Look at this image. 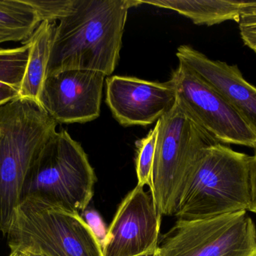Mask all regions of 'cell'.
<instances>
[{"mask_svg": "<svg viewBox=\"0 0 256 256\" xmlns=\"http://www.w3.org/2000/svg\"><path fill=\"white\" fill-rule=\"evenodd\" d=\"M141 4L138 0H76L56 27L48 76L70 69L110 75L120 60L128 11Z\"/></svg>", "mask_w": 256, "mask_h": 256, "instance_id": "cell-1", "label": "cell"}, {"mask_svg": "<svg viewBox=\"0 0 256 256\" xmlns=\"http://www.w3.org/2000/svg\"><path fill=\"white\" fill-rule=\"evenodd\" d=\"M57 123L36 101L16 98L0 106V232L7 235L26 176Z\"/></svg>", "mask_w": 256, "mask_h": 256, "instance_id": "cell-2", "label": "cell"}, {"mask_svg": "<svg viewBox=\"0 0 256 256\" xmlns=\"http://www.w3.org/2000/svg\"><path fill=\"white\" fill-rule=\"evenodd\" d=\"M251 156L224 144L208 147L196 164L174 216L207 219L249 210Z\"/></svg>", "mask_w": 256, "mask_h": 256, "instance_id": "cell-3", "label": "cell"}, {"mask_svg": "<svg viewBox=\"0 0 256 256\" xmlns=\"http://www.w3.org/2000/svg\"><path fill=\"white\" fill-rule=\"evenodd\" d=\"M96 181L82 146L62 129L51 136L30 166L21 200L32 197L80 213L92 199Z\"/></svg>", "mask_w": 256, "mask_h": 256, "instance_id": "cell-4", "label": "cell"}, {"mask_svg": "<svg viewBox=\"0 0 256 256\" xmlns=\"http://www.w3.org/2000/svg\"><path fill=\"white\" fill-rule=\"evenodd\" d=\"M216 144L177 101L160 119L149 192L162 216H174L196 164L206 148Z\"/></svg>", "mask_w": 256, "mask_h": 256, "instance_id": "cell-5", "label": "cell"}, {"mask_svg": "<svg viewBox=\"0 0 256 256\" xmlns=\"http://www.w3.org/2000/svg\"><path fill=\"white\" fill-rule=\"evenodd\" d=\"M6 237L10 252L103 256L98 237L79 213L32 197L21 200Z\"/></svg>", "mask_w": 256, "mask_h": 256, "instance_id": "cell-6", "label": "cell"}, {"mask_svg": "<svg viewBox=\"0 0 256 256\" xmlns=\"http://www.w3.org/2000/svg\"><path fill=\"white\" fill-rule=\"evenodd\" d=\"M162 256H256V228L246 210L178 219L160 238Z\"/></svg>", "mask_w": 256, "mask_h": 256, "instance_id": "cell-7", "label": "cell"}, {"mask_svg": "<svg viewBox=\"0 0 256 256\" xmlns=\"http://www.w3.org/2000/svg\"><path fill=\"white\" fill-rule=\"evenodd\" d=\"M185 112L220 144L256 149V132L210 84L179 63L168 81Z\"/></svg>", "mask_w": 256, "mask_h": 256, "instance_id": "cell-8", "label": "cell"}, {"mask_svg": "<svg viewBox=\"0 0 256 256\" xmlns=\"http://www.w3.org/2000/svg\"><path fill=\"white\" fill-rule=\"evenodd\" d=\"M162 215L150 192L137 185L122 200L102 245L103 256H138L159 245Z\"/></svg>", "mask_w": 256, "mask_h": 256, "instance_id": "cell-9", "label": "cell"}, {"mask_svg": "<svg viewBox=\"0 0 256 256\" xmlns=\"http://www.w3.org/2000/svg\"><path fill=\"white\" fill-rule=\"evenodd\" d=\"M106 75L70 69L46 77L40 105L57 123H84L99 117Z\"/></svg>", "mask_w": 256, "mask_h": 256, "instance_id": "cell-10", "label": "cell"}, {"mask_svg": "<svg viewBox=\"0 0 256 256\" xmlns=\"http://www.w3.org/2000/svg\"><path fill=\"white\" fill-rule=\"evenodd\" d=\"M106 104L123 126L156 123L176 104V93L168 81L152 82L115 75L106 78Z\"/></svg>", "mask_w": 256, "mask_h": 256, "instance_id": "cell-11", "label": "cell"}, {"mask_svg": "<svg viewBox=\"0 0 256 256\" xmlns=\"http://www.w3.org/2000/svg\"><path fill=\"white\" fill-rule=\"evenodd\" d=\"M176 57L220 93L256 132V87L246 81L237 66L210 60L189 45L179 47Z\"/></svg>", "mask_w": 256, "mask_h": 256, "instance_id": "cell-12", "label": "cell"}, {"mask_svg": "<svg viewBox=\"0 0 256 256\" xmlns=\"http://www.w3.org/2000/svg\"><path fill=\"white\" fill-rule=\"evenodd\" d=\"M56 27V22L43 21L26 40L30 44V52L19 98L31 99L40 104V94L48 76Z\"/></svg>", "mask_w": 256, "mask_h": 256, "instance_id": "cell-13", "label": "cell"}, {"mask_svg": "<svg viewBox=\"0 0 256 256\" xmlns=\"http://www.w3.org/2000/svg\"><path fill=\"white\" fill-rule=\"evenodd\" d=\"M142 4L170 9L197 25L213 26L228 21L238 23L246 1L237 0H148Z\"/></svg>", "mask_w": 256, "mask_h": 256, "instance_id": "cell-14", "label": "cell"}, {"mask_svg": "<svg viewBox=\"0 0 256 256\" xmlns=\"http://www.w3.org/2000/svg\"><path fill=\"white\" fill-rule=\"evenodd\" d=\"M40 23L27 0H0V44L26 42Z\"/></svg>", "mask_w": 256, "mask_h": 256, "instance_id": "cell-15", "label": "cell"}, {"mask_svg": "<svg viewBox=\"0 0 256 256\" xmlns=\"http://www.w3.org/2000/svg\"><path fill=\"white\" fill-rule=\"evenodd\" d=\"M30 44L21 47L0 48V89L9 88L19 93L28 63Z\"/></svg>", "mask_w": 256, "mask_h": 256, "instance_id": "cell-16", "label": "cell"}, {"mask_svg": "<svg viewBox=\"0 0 256 256\" xmlns=\"http://www.w3.org/2000/svg\"><path fill=\"white\" fill-rule=\"evenodd\" d=\"M159 120L148 134L136 142V171L138 186H150L152 182V170L154 160L156 139H158Z\"/></svg>", "mask_w": 256, "mask_h": 256, "instance_id": "cell-17", "label": "cell"}, {"mask_svg": "<svg viewBox=\"0 0 256 256\" xmlns=\"http://www.w3.org/2000/svg\"><path fill=\"white\" fill-rule=\"evenodd\" d=\"M37 12L40 21L56 22L67 16L76 0H27Z\"/></svg>", "mask_w": 256, "mask_h": 256, "instance_id": "cell-18", "label": "cell"}, {"mask_svg": "<svg viewBox=\"0 0 256 256\" xmlns=\"http://www.w3.org/2000/svg\"><path fill=\"white\" fill-rule=\"evenodd\" d=\"M238 24L244 42L256 54V1H246Z\"/></svg>", "mask_w": 256, "mask_h": 256, "instance_id": "cell-19", "label": "cell"}, {"mask_svg": "<svg viewBox=\"0 0 256 256\" xmlns=\"http://www.w3.org/2000/svg\"><path fill=\"white\" fill-rule=\"evenodd\" d=\"M250 203L249 210L256 214V149L254 156H251L250 165Z\"/></svg>", "mask_w": 256, "mask_h": 256, "instance_id": "cell-20", "label": "cell"}, {"mask_svg": "<svg viewBox=\"0 0 256 256\" xmlns=\"http://www.w3.org/2000/svg\"><path fill=\"white\" fill-rule=\"evenodd\" d=\"M16 98H19V93L16 90L9 88L0 89V106L6 105Z\"/></svg>", "mask_w": 256, "mask_h": 256, "instance_id": "cell-21", "label": "cell"}, {"mask_svg": "<svg viewBox=\"0 0 256 256\" xmlns=\"http://www.w3.org/2000/svg\"><path fill=\"white\" fill-rule=\"evenodd\" d=\"M138 256H162V255H161L159 247H158L156 249H155L154 250L150 251V252H147V253L142 254V255Z\"/></svg>", "mask_w": 256, "mask_h": 256, "instance_id": "cell-22", "label": "cell"}, {"mask_svg": "<svg viewBox=\"0 0 256 256\" xmlns=\"http://www.w3.org/2000/svg\"><path fill=\"white\" fill-rule=\"evenodd\" d=\"M8 256H26L25 254L22 252H18V251H14V252H10Z\"/></svg>", "mask_w": 256, "mask_h": 256, "instance_id": "cell-23", "label": "cell"}, {"mask_svg": "<svg viewBox=\"0 0 256 256\" xmlns=\"http://www.w3.org/2000/svg\"><path fill=\"white\" fill-rule=\"evenodd\" d=\"M36 256H48V255H43V254H38V255H36Z\"/></svg>", "mask_w": 256, "mask_h": 256, "instance_id": "cell-24", "label": "cell"}, {"mask_svg": "<svg viewBox=\"0 0 256 256\" xmlns=\"http://www.w3.org/2000/svg\"><path fill=\"white\" fill-rule=\"evenodd\" d=\"M26 256H27V255H26Z\"/></svg>", "mask_w": 256, "mask_h": 256, "instance_id": "cell-25", "label": "cell"}]
</instances>
